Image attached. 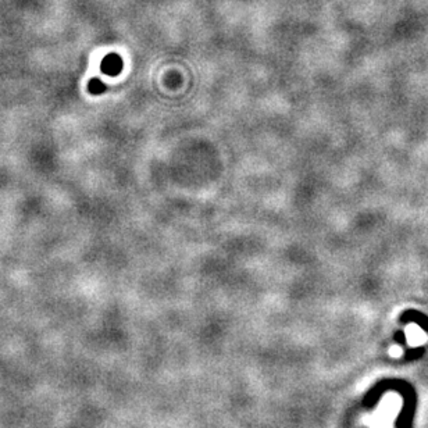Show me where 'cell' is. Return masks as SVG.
<instances>
[{"label": "cell", "mask_w": 428, "mask_h": 428, "mask_svg": "<svg viewBox=\"0 0 428 428\" xmlns=\"http://www.w3.org/2000/svg\"><path fill=\"white\" fill-rule=\"evenodd\" d=\"M104 89H106V86H104V84H103L99 78H95V80H92V81L89 82V91H91L92 93H95V95L102 93Z\"/></svg>", "instance_id": "2"}, {"label": "cell", "mask_w": 428, "mask_h": 428, "mask_svg": "<svg viewBox=\"0 0 428 428\" xmlns=\"http://www.w3.org/2000/svg\"><path fill=\"white\" fill-rule=\"evenodd\" d=\"M122 68V62L117 55H109L102 62V71L107 75H117Z\"/></svg>", "instance_id": "1"}]
</instances>
